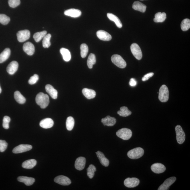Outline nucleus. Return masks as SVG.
<instances>
[{"label":"nucleus","instance_id":"nucleus-1","mask_svg":"<svg viewBox=\"0 0 190 190\" xmlns=\"http://www.w3.org/2000/svg\"><path fill=\"white\" fill-rule=\"evenodd\" d=\"M36 102L42 109H45L49 103V98L48 95L42 92L38 94L36 98Z\"/></svg>","mask_w":190,"mask_h":190},{"label":"nucleus","instance_id":"nucleus-2","mask_svg":"<svg viewBox=\"0 0 190 190\" xmlns=\"http://www.w3.org/2000/svg\"><path fill=\"white\" fill-rule=\"evenodd\" d=\"M144 154V149L141 147H137L130 151L127 155L130 159H137L142 156Z\"/></svg>","mask_w":190,"mask_h":190},{"label":"nucleus","instance_id":"nucleus-3","mask_svg":"<svg viewBox=\"0 0 190 190\" xmlns=\"http://www.w3.org/2000/svg\"><path fill=\"white\" fill-rule=\"evenodd\" d=\"M168 89L165 85H163L160 88L159 92V98L162 102H167L169 98Z\"/></svg>","mask_w":190,"mask_h":190},{"label":"nucleus","instance_id":"nucleus-4","mask_svg":"<svg viewBox=\"0 0 190 190\" xmlns=\"http://www.w3.org/2000/svg\"><path fill=\"white\" fill-rule=\"evenodd\" d=\"M116 135L118 137L124 140H127L131 137L132 132L130 129L124 128L118 131L116 133Z\"/></svg>","mask_w":190,"mask_h":190},{"label":"nucleus","instance_id":"nucleus-5","mask_svg":"<svg viewBox=\"0 0 190 190\" xmlns=\"http://www.w3.org/2000/svg\"><path fill=\"white\" fill-rule=\"evenodd\" d=\"M111 61L114 64L121 69H124L127 66L126 62L122 57L119 55H113L111 57Z\"/></svg>","mask_w":190,"mask_h":190},{"label":"nucleus","instance_id":"nucleus-6","mask_svg":"<svg viewBox=\"0 0 190 190\" xmlns=\"http://www.w3.org/2000/svg\"><path fill=\"white\" fill-rule=\"evenodd\" d=\"M176 137L177 143L179 144H183L185 140L186 135L181 126L177 125L175 127Z\"/></svg>","mask_w":190,"mask_h":190},{"label":"nucleus","instance_id":"nucleus-7","mask_svg":"<svg viewBox=\"0 0 190 190\" xmlns=\"http://www.w3.org/2000/svg\"><path fill=\"white\" fill-rule=\"evenodd\" d=\"M131 50L132 54L136 59L140 60L142 57V53L140 48L137 44L134 43L131 46Z\"/></svg>","mask_w":190,"mask_h":190},{"label":"nucleus","instance_id":"nucleus-8","mask_svg":"<svg viewBox=\"0 0 190 190\" xmlns=\"http://www.w3.org/2000/svg\"><path fill=\"white\" fill-rule=\"evenodd\" d=\"M17 36L18 41L20 42H23L29 39L31 34L28 30H24L18 32Z\"/></svg>","mask_w":190,"mask_h":190},{"label":"nucleus","instance_id":"nucleus-9","mask_svg":"<svg viewBox=\"0 0 190 190\" xmlns=\"http://www.w3.org/2000/svg\"><path fill=\"white\" fill-rule=\"evenodd\" d=\"M177 180L175 177H171L169 178L164 181L163 184L160 186L158 190H167L169 189V187L175 183Z\"/></svg>","mask_w":190,"mask_h":190},{"label":"nucleus","instance_id":"nucleus-10","mask_svg":"<svg viewBox=\"0 0 190 190\" xmlns=\"http://www.w3.org/2000/svg\"><path fill=\"white\" fill-rule=\"evenodd\" d=\"M139 180L135 177L127 178L124 181V184L128 188H134L139 185Z\"/></svg>","mask_w":190,"mask_h":190},{"label":"nucleus","instance_id":"nucleus-11","mask_svg":"<svg viewBox=\"0 0 190 190\" xmlns=\"http://www.w3.org/2000/svg\"><path fill=\"white\" fill-rule=\"evenodd\" d=\"M54 181L59 184L63 186H68L70 185L71 181L69 177L65 176L60 175L56 177Z\"/></svg>","mask_w":190,"mask_h":190},{"label":"nucleus","instance_id":"nucleus-12","mask_svg":"<svg viewBox=\"0 0 190 190\" xmlns=\"http://www.w3.org/2000/svg\"><path fill=\"white\" fill-rule=\"evenodd\" d=\"M32 148L31 145H21L16 147L13 150V153H19L28 151Z\"/></svg>","mask_w":190,"mask_h":190},{"label":"nucleus","instance_id":"nucleus-13","mask_svg":"<svg viewBox=\"0 0 190 190\" xmlns=\"http://www.w3.org/2000/svg\"><path fill=\"white\" fill-rule=\"evenodd\" d=\"M23 50L28 55H32L35 52V47L33 44L31 42H27L24 44Z\"/></svg>","mask_w":190,"mask_h":190},{"label":"nucleus","instance_id":"nucleus-14","mask_svg":"<svg viewBox=\"0 0 190 190\" xmlns=\"http://www.w3.org/2000/svg\"><path fill=\"white\" fill-rule=\"evenodd\" d=\"M151 169L153 172L156 174H160L165 171L166 168L163 164L155 163L151 165Z\"/></svg>","mask_w":190,"mask_h":190},{"label":"nucleus","instance_id":"nucleus-15","mask_svg":"<svg viewBox=\"0 0 190 190\" xmlns=\"http://www.w3.org/2000/svg\"><path fill=\"white\" fill-rule=\"evenodd\" d=\"M97 35L99 39L104 41H109L112 39L111 35L107 31L103 30L98 31Z\"/></svg>","mask_w":190,"mask_h":190},{"label":"nucleus","instance_id":"nucleus-16","mask_svg":"<svg viewBox=\"0 0 190 190\" xmlns=\"http://www.w3.org/2000/svg\"><path fill=\"white\" fill-rule=\"evenodd\" d=\"M86 162V159L85 157H80L77 158L75 162V168L79 171H81L84 168Z\"/></svg>","mask_w":190,"mask_h":190},{"label":"nucleus","instance_id":"nucleus-17","mask_svg":"<svg viewBox=\"0 0 190 190\" xmlns=\"http://www.w3.org/2000/svg\"><path fill=\"white\" fill-rule=\"evenodd\" d=\"M65 15L69 16L74 18H77L80 16L81 15V12L80 10L71 9L66 10L64 12Z\"/></svg>","mask_w":190,"mask_h":190},{"label":"nucleus","instance_id":"nucleus-18","mask_svg":"<svg viewBox=\"0 0 190 190\" xmlns=\"http://www.w3.org/2000/svg\"><path fill=\"white\" fill-rule=\"evenodd\" d=\"M19 64L17 61H13L9 64L7 67V71L10 75H13L17 71Z\"/></svg>","mask_w":190,"mask_h":190},{"label":"nucleus","instance_id":"nucleus-19","mask_svg":"<svg viewBox=\"0 0 190 190\" xmlns=\"http://www.w3.org/2000/svg\"><path fill=\"white\" fill-rule=\"evenodd\" d=\"M101 121L104 125L112 127L115 125L116 123V119L115 118L109 115L105 118H103L101 119Z\"/></svg>","mask_w":190,"mask_h":190},{"label":"nucleus","instance_id":"nucleus-20","mask_svg":"<svg viewBox=\"0 0 190 190\" xmlns=\"http://www.w3.org/2000/svg\"><path fill=\"white\" fill-rule=\"evenodd\" d=\"M54 121L52 119L50 118H47L41 121L39 125L44 129H47L53 127Z\"/></svg>","mask_w":190,"mask_h":190},{"label":"nucleus","instance_id":"nucleus-21","mask_svg":"<svg viewBox=\"0 0 190 190\" xmlns=\"http://www.w3.org/2000/svg\"><path fill=\"white\" fill-rule=\"evenodd\" d=\"M17 180L18 181L24 183L27 186L33 185L35 181V179L33 177H24V176H21L18 177Z\"/></svg>","mask_w":190,"mask_h":190},{"label":"nucleus","instance_id":"nucleus-22","mask_svg":"<svg viewBox=\"0 0 190 190\" xmlns=\"http://www.w3.org/2000/svg\"><path fill=\"white\" fill-rule=\"evenodd\" d=\"M96 153L97 157L98 158L101 165L106 167L108 166L109 165V161L105 157L104 153L100 151L97 152Z\"/></svg>","mask_w":190,"mask_h":190},{"label":"nucleus","instance_id":"nucleus-23","mask_svg":"<svg viewBox=\"0 0 190 190\" xmlns=\"http://www.w3.org/2000/svg\"><path fill=\"white\" fill-rule=\"evenodd\" d=\"M45 90L53 99H57V97L58 92L57 90L55 89L52 86L48 84L45 86Z\"/></svg>","mask_w":190,"mask_h":190},{"label":"nucleus","instance_id":"nucleus-24","mask_svg":"<svg viewBox=\"0 0 190 190\" xmlns=\"http://www.w3.org/2000/svg\"><path fill=\"white\" fill-rule=\"evenodd\" d=\"M133 8L136 10L145 13L146 10L147 6L139 1H136L134 2Z\"/></svg>","mask_w":190,"mask_h":190},{"label":"nucleus","instance_id":"nucleus-25","mask_svg":"<svg viewBox=\"0 0 190 190\" xmlns=\"http://www.w3.org/2000/svg\"><path fill=\"white\" fill-rule=\"evenodd\" d=\"M82 92L84 95L87 99H91L95 98L96 96L95 92L93 89L85 88L82 90Z\"/></svg>","mask_w":190,"mask_h":190},{"label":"nucleus","instance_id":"nucleus-26","mask_svg":"<svg viewBox=\"0 0 190 190\" xmlns=\"http://www.w3.org/2000/svg\"><path fill=\"white\" fill-rule=\"evenodd\" d=\"M37 161L34 159L28 160L24 162L22 165V166L24 168L27 169H32L37 165Z\"/></svg>","mask_w":190,"mask_h":190},{"label":"nucleus","instance_id":"nucleus-27","mask_svg":"<svg viewBox=\"0 0 190 190\" xmlns=\"http://www.w3.org/2000/svg\"><path fill=\"white\" fill-rule=\"evenodd\" d=\"M11 54V51L9 48H7L0 54V63H2L9 58Z\"/></svg>","mask_w":190,"mask_h":190},{"label":"nucleus","instance_id":"nucleus-28","mask_svg":"<svg viewBox=\"0 0 190 190\" xmlns=\"http://www.w3.org/2000/svg\"><path fill=\"white\" fill-rule=\"evenodd\" d=\"M60 52L63 56L64 60L66 62H69L70 61L71 59V55L70 52L69 50L65 48H62L60 50Z\"/></svg>","mask_w":190,"mask_h":190},{"label":"nucleus","instance_id":"nucleus-29","mask_svg":"<svg viewBox=\"0 0 190 190\" xmlns=\"http://www.w3.org/2000/svg\"><path fill=\"white\" fill-rule=\"evenodd\" d=\"M107 16L110 20L114 22L117 26L119 28H121L122 27V24L121 21L116 16L114 15L113 13H108Z\"/></svg>","mask_w":190,"mask_h":190},{"label":"nucleus","instance_id":"nucleus-30","mask_svg":"<svg viewBox=\"0 0 190 190\" xmlns=\"http://www.w3.org/2000/svg\"><path fill=\"white\" fill-rule=\"evenodd\" d=\"M166 14L159 12L156 14L153 21L156 23L163 22L166 19Z\"/></svg>","mask_w":190,"mask_h":190},{"label":"nucleus","instance_id":"nucleus-31","mask_svg":"<svg viewBox=\"0 0 190 190\" xmlns=\"http://www.w3.org/2000/svg\"><path fill=\"white\" fill-rule=\"evenodd\" d=\"M117 113L121 116L126 117L130 115L132 112L129 110L127 107H121L120 110L118 111Z\"/></svg>","mask_w":190,"mask_h":190},{"label":"nucleus","instance_id":"nucleus-32","mask_svg":"<svg viewBox=\"0 0 190 190\" xmlns=\"http://www.w3.org/2000/svg\"><path fill=\"white\" fill-rule=\"evenodd\" d=\"M14 98L17 103L20 104L25 103L26 99L19 91H16L14 93Z\"/></svg>","mask_w":190,"mask_h":190},{"label":"nucleus","instance_id":"nucleus-33","mask_svg":"<svg viewBox=\"0 0 190 190\" xmlns=\"http://www.w3.org/2000/svg\"><path fill=\"white\" fill-rule=\"evenodd\" d=\"M96 62L95 56L94 54L91 53L88 57L87 64L88 67L90 69H91L93 68V65L95 64Z\"/></svg>","mask_w":190,"mask_h":190},{"label":"nucleus","instance_id":"nucleus-34","mask_svg":"<svg viewBox=\"0 0 190 190\" xmlns=\"http://www.w3.org/2000/svg\"><path fill=\"white\" fill-rule=\"evenodd\" d=\"M47 31H43L36 33L33 36V38L37 42H38L43 39V37L47 35Z\"/></svg>","mask_w":190,"mask_h":190},{"label":"nucleus","instance_id":"nucleus-35","mask_svg":"<svg viewBox=\"0 0 190 190\" xmlns=\"http://www.w3.org/2000/svg\"><path fill=\"white\" fill-rule=\"evenodd\" d=\"M51 37V34H48L46 35L43 38L42 41L43 46L45 48H48L50 47L51 45V43L50 42Z\"/></svg>","mask_w":190,"mask_h":190},{"label":"nucleus","instance_id":"nucleus-36","mask_svg":"<svg viewBox=\"0 0 190 190\" xmlns=\"http://www.w3.org/2000/svg\"><path fill=\"white\" fill-rule=\"evenodd\" d=\"M75 124V120L72 117H69L67 118L66 125L68 130L71 131L73 129Z\"/></svg>","mask_w":190,"mask_h":190},{"label":"nucleus","instance_id":"nucleus-37","mask_svg":"<svg viewBox=\"0 0 190 190\" xmlns=\"http://www.w3.org/2000/svg\"><path fill=\"white\" fill-rule=\"evenodd\" d=\"M181 27L182 31H188L190 28V19H183L182 22Z\"/></svg>","mask_w":190,"mask_h":190},{"label":"nucleus","instance_id":"nucleus-38","mask_svg":"<svg viewBox=\"0 0 190 190\" xmlns=\"http://www.w3.org/2000/svg\"><path fill=\"white\" fill-rule=\"evenodd\" d=\"M96 171V168L95 166L93 165H89L87 169V175L90 179L93 178Z\"/></svg>","mask_w":190,"mask_h":190},{"label":"nucleus","instance_id":"nucleus-39","mask_svg":"<svg viewBox=\"0 0 190 190\" xmlns=\"http://www.w3.org/2000/svg\"><path fill=\"white\" fill-rule=\"evenodd\" d=\"M81 56L82 58H85L89 52V48L87 45L85 43L82 44L80 46Z\"/></svg>","mask_w":190,"mask_h":190},{"label":"nucleus","instance_id":"nucleus-40","mask_svg":"<svg viewBox=\"0 0 190 190\" xmlns=\"http://www.w3.org/2000/svg\"><path fill=\"white\" fill-rule=\"evenodd\" d=\"M10 19V18L7 16L3 14H0V23L3 25H7L9 22Z\"/></svg>","mask_w":190,"mask_h":190},{"label":"nucleus","instance_id":"nucleus-41","mask_svg":"<svg viewBox=\"0 0 190 190\" xmlns=\"http://www.w3.org/2000/svg\"><path fill=\"white\" fill-rule=\"evenodd\" d=\"M11 119L9 116H5L3 119V126L4 128L5 129H9V124L10 121Z\"/></svg>","mask_w":190,"mask_h":190},{"label":"nucleus","instance_id":"nucleus-42","mask_svg":"<svg viewBox=\"0 0 190 190\" xmlns=\"http://www.w3.org/2000/svg\"><path fill=\"white\" fill-rule=\"evenodd\" d=\"M21 3L20 0H9L8 4L10 7L15 8Z\"/></svg>","mask_w":190,"mask_h":190},{"label":"nucleus","instance_id":"nucleus-43","mask_svg":"<svg viewBox=\"0 0 190 190\" xmlns=\"http://www.w3.org/2000/svg\"><path fill=\"white\" fill-rule=\"evenodd\" d=\"M7 143L4 140H0V152L4 151L7 147Z\"/></svg>","mask_w":190,"mask_h":190},{"label":"nucleus","instance_id":"nucleus-44","mask_svg":"<svg viewBox=\"0 0 190 190\" xmlns=\"http://www.w3.org/2000/svg\"><path fill=\"white\" fill-rule=\"evenodd\" d=\"M39 79V76L35 74V75L32 76V77L30 78L28 81V83L31 85L37 83V82L38 81Z\"/></svg>","mask_w":190,"mask_h":190},{"label":"nucleus","instance_id":"nucleus-45","mask_svg":"<svg viewBox=\"0 0 190 190\" xmlns=\"http://www.w3.org/2000/svg\"><path fill=\"white\" fill-rule=\"evenodd\" d=\"M154 75L153 73H148L147 75H145L144 76V77L142 79V80L144 81L148 80H149L150 78L153 77Z\"/></svg>","mask_w":190,"mask_h":190},{"label":"nucleus","instance_id":"nucleus-46","mask_svg":"<svg viewBox=\"0 0 190 190\" xmlns=\"http://www.w3.org/2000/svg\"><path fill=\"white\" fill-rule=\"evenodd\" d=\"M137 82L136 80L134 78H131L129 82V85L132 87L135 86L137 85Z\"/></svg>","mask_w":190,"mask_h":190},{"label":"nucleus","instance_id":"nucleus-47","mask_svg":"<svg viewBox=\"0 0 190 190\" xmlns=\"http://www.w3.org/2000/svg\"><path fill=\"white\" fill-rule=\"evenodd\" d=\"M1 86H0V93H1Z\"/></svg>","mask_w":190,"mask_h":190},{"label":"nucleus","instance_id":"nucleus-48","mask_svg":"<svg viewBox=\"0 0 190 190\" xmlns=\"http://www.w3.org/2000/svg\"><path fill=\"white\" fill-rule=\"evenodd\" d=\"M141 1H144V0H141Z\"/></svg>","mask_w":190,"mask_h":190}]
</instances>
